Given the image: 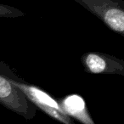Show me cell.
<instances>
[{
    "label": "cell",
    "mask_w": 124,
    "mask_h": 124,
    "mask_svg": "<svg viewBox=\"0 0 124 124\" xmlns=\"http://www.w3.org/2000/svg\"><path fill=\"white\" fill-rule=\"evenodd\" d=\"M0 73L7 78L16 88L21 90L25 96L37 108L43 110L44 113L54 120L63 124H75L60 106V103L46 91L35 85L25 82L17 74L14 72L10 66L0 60Z\"/></svg>",
    "instance_id": "6da1fadb"
},
{
    "label": "cell",
    "mask_w": 124,
    "mask_h": 124,
    "mask_svg": "<svg viewBox=\"0 0 124 124\" xmlns=\"http://www.w3.org/2000/svg\"><path fill=\"white\" fill-rule=\"evenodd\" d=\"M111 31L124 37V0H74Z\"/></svg>",
    "instance_id": "7a4b0ae2"
},
{
    "label": "cell",
    "mask_w": 124,
    "mask_h": 124,
    "mask_svg": "<svg viewBox=\"0 0 124 124\" xmlns=\"http://www.w3.org/2000/svg\"><path fill=\"white\" fill-rule=\"evenodd\" d=\"M0 104L27 120L34 118L37 107L25 94L0 73Z\"/></svg>",
    "instance_id": "3957f363"
},
{
    "label": "cell",
    "mask_w": 124,
    "mask_h": 124,
    "mask_svg": "<svg viewBox=\"0 0 124 124\" xmlns=\"http://www.w3.org/2000/svg\"><path fill=\"white\" fill-rule=\"evenodd\" d=\"M83 69L90 74L124 76V60L101 52H87L81 57Z\"/></svg>",
    "instance_id": "277c9868"
},
{
    "label": "cell",
    "mask_w": 124,
    "mask_h": 124,
    "mask_svg": "<svg viewBox=\"0 0 124 124\" xmlns=\"http://www.w3.org/2000/svg\"><path fill=\"white\" fill-rule=\"evenodd\" d=\"M59 103L69 117L76 119L83 124H95L88 112L85 100L80 95H67Z\"/></svg>",
    "instance_id": "5b68a950"
},
{
    "label": "cell",
    "mask_w": 124,
    "mask_h": 124,
    "mask_svg": "<svg viewBox=\"0 0 124 124\" xmlns=\"http://www.w3.org/2000/svg\"><path fill=\"white\" fill-rule=\"evenodd\" d=\"M24 16L25 13L17 8L0 4V18H18Z\"/></svg>",
    "instance_id": "8992f818"
}]
</instances>
